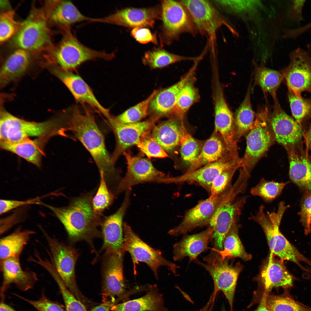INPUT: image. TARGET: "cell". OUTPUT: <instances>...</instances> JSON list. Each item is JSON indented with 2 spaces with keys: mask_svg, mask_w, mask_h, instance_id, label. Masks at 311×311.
Returning <instances> with one entry per match:
<instances>
[{
  "mask_svg": "<svg viewBox=\"0 0 311 311\" xmlns=\"http://www.w3.org/2000/svg\"><path fill=\"white\" fill-rule=\"evenodd\" d=\"M71 106L62 117V134L69 132L89 152L100 172L109 184L116 182L119 175L111 156L108 151L104 136L96 122L93 111L86 105Z\"/></svg>",
  "mask_w": 311,
  "mask_h": 311,
  "instance_id": "cell-1",
  "label": "cell"
},
{
  "mask_svg": "<svg viewBox=\"0 0 311 311\" xmlns=\"http://www.w3.org/2000/svg\"><path fill=\"white\" fill-rule=\"evenodd\" d=\"M93 192L85 194L73 199L67 206L56 207L41 202L50 210L63 225L70 242H87L94 249L93 241L102 237L98 228L103 219L102 215L94 211L92 201Z\"/></svg>",
  "mask_w": 311,
  "mask_h": 311,
  "instance_id": "cell-2",
  "label": "cell"
},
{
  "mask_svg": "<svg viewBox=\"0 0 311 311\" xmlns=\"http://www.w3.org/2000/svg\"><path fill=\"white\" fill-rule=\"evenodd\" d=\"M289 207L283 202L279 203L276 212L265 211L261 205L254 215L249 219L258 223L262 228L267 239L271 251L270 254L276 256L283 261L287 260L296 264L302 270L307 271L301 264L306 263L311 268V260L303 255L286 239L279 230L280 225L286 210Z\"/></svg>",
  "mask_w": 311,
  "mask_h": 311,
  "instance_id": "cell-3",
  "label": "cell"
},
{
  "mask_svg": "<svg viewBox=\"0 0 311 311\" xmlns=\"http://www.w3.org/2000/svg\"><path fill=\"white\" fill-rule=\"evenodd\" d=\"M245 183L237 180L226 191V194L211 220L209 226L213 229L212 238L213 248L223 249L224 239L233 225L238 221L244 205L246 196L236 198L246 187Z\"/></svg>",
  "mask_w": 311,
  "mask_h": 311,
  "instance_id": "cell-4",
  "label": "cell"
},
{
  "mask_svg": "<svg viewBox=\"0 0 311 311\" xmlns=\"http://www.w3.org/2000/svg\"><path fill=\"white\" fill-rule=\"evenodd\" d=\"M61 31L62 39L51 50L58 66L63 70L76 71L81 65L87 61L99 59L108 61L115 57L113 52L95 50L83 44L72 32L71 28Z\"/></svg>",
  "mask_w": 311,
  "mask_h": 311,
  "instance_id": "cell-5",
  "label": "cell"
},
{
  "mask_svg": "<svg viewBox=\"0 0 311 311\" xmlns=\"http://www.w3.org/2000/svg\"><path fill=\"white\" fill-rule=\"evenodd\" d=\"M49 22L43 9L33 7L27 18L21 22L20 28L12 39L16 49L35 52L49 49L52 45Z\"/></svg>",
  "mask_w": 311,
  "mask_h": 311,
  "instance_id": "cell-6",
  "label": "cell"
},
{
  "mask_svg": "<svg viewBox=\"0 0 311 311\" xmlns=\"http://www.w3.org/2000/svg\"><path fill=\"white\" fill-rule=\"evenodd\" d=\"M246 134V147L241 158L240 172L250 176L254 166L276 141L267 108L258 112L253 127Z\"/></svg>",
  "mask_w": 311,
  "mask_h": 311,
  "instance_id": "cell-7",
  "label": "cell"
},
{
  "mask_svg": "<svg viewBox=\"0 0 311 311\" xmlns=\"http://www.w3.org/2000/svg\"><path fill=\"white\" fill-rule=\"evenodd\" d=\"M0 140L16 142L37 136L44 138L58 134V120L42 122H29L18 118L2 109L0 116Z\"/></svg>",
  "mask_w": 311,
  "mask_h": 311,
  "instance_id": "cell-8",
  "label": "cell"
},
{
  "mask_svg": "<svg viewBox=\"0 0 311 311\" xmlns=\"http://www.w3.org/2000/svg\"><path fill=\"white\" fill-rule=\"evenodd\" d=\"M209 253L203 258L205 263L197 259L194 262L200 265L209 273L214 282L213 291H221L227 300L230 311H233V303L237 282L242 267L240 263H230L228 259L222 260L221 256L211 249Z\"/></svg>",
  "mask_w": 311,
  "mask_h": 311,
  "instance_id": "cell-9",
  "label": "cell"
},
{
  "mask_svg": "<svg viewBox=\"0 0 311 311\" xmlns=\"http://www.w3.org/2000/svg\"><path fill=\"white\" fill-rule=\"evenodd\" d=\"M123 249L131 257L134 274L137 273L136 265L139 262L146 263L158 278V270L164 266L175 275L179 268L174 263L166 259L159 250L151 247L143 241L126 223L123 222Z\"/></svg>",
  "mask_w": 311,
  "mask_h": 311,
  "instance_id": "cell-10",
  "label": "cell"
},
{
  "mask_svg": "<svg viewBox=\"0 0 311 311\" xmlns=\"http://www.w3.org/2000/svg\"><path fill=\"white\" fill-rule=\"evenodd\" d=\"M125 252L105 251L102 258V298L103 302L115 304L129 295L126 291L123 261Z\"/></svg>",
  "mask_w": 311,
  "mask_h": 311,
  "instance_id": "cell-11",
  "label": "cell"
},
{
  "mask_svg": "<svg viewBox=\"0 0 311 311\" xmlns=\"http://www.w3.org/2000/svg\"><path fill=\"white\" fill-rule=\"evenodd\" d=\"M48 246L50 260L62 282L77 297L79 292L76 283L75 266L79 254L77 249L67 245L41 229Z\"/></svg>",
  "mask_w": 311,
  "mask_h": 311,
  "instance_id": "cell-12",
  "label": "cell"
},
{
  "mask_svg": "<svg viewBox=\"0 0 311 311\" xmlns=\"http://www.w3.org/2000/svg\"><path fill=\"white\" fill-rule=\"evenodd\" d=\"M274 100L273 111L268 110V117L275 141L284 147L287 153L304 150V134L301 125L282 109L277 99Z\"/></svg>",
  "mask_w": 311,
  "mask_h": 311,
  "instance_id": "cell-13",
  "label": "cell"
},
{
  "mask_svg": "<svg viewBox=\"0 0 311 311\" xmlns=\"http://www.w3.org/2000/svg\"><path fill=\"white\" fill-rule=\"evenodd\" d=\"M162 21L161 41L168 44L181 34L193 33V22L187 10L180 1H163L161 6Z\"/></svg>",
  "mask_w": 311,
  "mask_h": 311,
  "instance_id": "cell-14",
  "label": "cell"
},
{
  "mask_svg": "<svg viewBox=\"0 0 311 311\" xmlns=\"http://www.w3.org/2000/svg\"><path fill=\"white\" fill-rule=\"evenodd\" d=\"M123 154L126 160L127 171L124 177L113 189L114 194L126 191L140 183H162L163 179L167 177L164 173L154 167L149 160L133 155L129 151H125Z\"/></svg>",
  "mask_w": 311,
  "mask_h": 311,
  "instance_id": "cell-15",
  "label": "cell"
},
{
  "mask_svg": "<svg viewBox=\"0 0 311 311\" xmlns=\"http://www.w3.org/2000/svg\"><path fill=\"white\" fill-rule=\"evenodd\" d=\"M289 58L284 73L289 91L297 97L304 91L311 94V56L307 50L299 47L290 53Z\"/></svg>",
  "mask_w": 311,
  "mask_h": 311,
  "instance_id": "cell-16",
  "label": "cell"
},
{
  "mask_svg": "<svg viewBox=\"0 0 311 311\" xmlns=\"http://www.w3.org/2000/svg\"><path fill=\"white\" fill-rule=\"evenodd\" d=\"M159 118L155 116L144 121L129 124L120 122L115 116L111 114L106 118L116 139L115 148L111 155L113 162L115 164L119 156L128 148L136 145L142 134L152 129Z\"/></svg>",
  "mask_w": 311,
  "mask_h": 311,
  "instance_id": "cell-17",
  "label": "cell"
},
{
  "mask_svg": "<svg viewBox=\"0 0 311 311\" xmlns=\"http://www.w3.org/2000/svg\"><path fill=\"white\" fill-rule=\"evenodd\" d=\"M180 1L187 10L196 27L212 38H215L217 31L223 24L226 25L233 34L238 35L236 30L223 19L208 1L186 0Z\"/></svg>",
  "mask_w": 311,
  "mask_h": 311,
  "instance_id": "cell-18",
  "label": "cell"
},
{
  "mask_svg": "<svg viewBox=\"0 0 311 311\" xmlns=\"http://www.w3.org/2000/svg\"><path fill=\"white\" fill-rule=\"evenodd\" d=\"M161 7L137 8L128 7L118 10L104 17L91 18L90 22L113 24L129 28L153 27L161 18Z\"/></svg>",
  "mask_w": 311,
  "mask_h": 311,
  "instance_id": "cell-19",
  "label": "cell"
},
{
  "mask_svg": "<svg viewBox=\"0 0 311 311\" xmlns=\"http://www.w3.org/2000/svg\"><path fill=\"white\" fill-rule=\"evenodd\" d=\"M215 133L221 135L228 152L239 158L234 118L229 108L220 87L216 88L215 94Z\"/></svg>",
  "mask_w": 311,
  "mask_h": 311,
  "instance_id": "cell-20",
  "label": "cell"
},
{
  "mask_svg": "<svg viewBox=\"0 0 311 311\" xmlns=\"http://www.w3.org/2000/svg\"><path fill=\"white\" fill-rule=\"evenodd\" d=\"M227 190L213 197L200 201L185 213L180 223L168 234L173 236L186 234L199 227L209 225L211 219Z\"/></svg>",
  "mask_w": 311,
  "mask_h": 311,
  "instance_id": "cell-21",
  "label": "cell"
},
{
  "mask_svg": "<svg viewBox=\"0 0 311 311\" xmlns=\"http://www.w3.org/2000/svg\"><path fill=\"white\" fill-rule=\"evenodd\" d=\"M240 160L241 158H236L229 153L218 160L192 172L175 177H167L164 183L195 182L210 193L211 184L215 179L225 170L240 164Z\"/></svg>",
  "mask_w": 311,
  "mask_h": 311,
  "instance_id": "cell-22",
  "label": "cell"
},
{
  "mask_svg": "<svg viewBox=\"0 0 311 311\" xmlns=\"http://www.w3.org/2000/svg\"><path fill=\"white\" fill-rule=\"evenodd\" d=\"M126 191L124 201L117 210L103 218L100 226L103 243L100 252L103 251H125L123 249V220L130 203V189Z\"/></svg>",
  "mask_w": 311,
  "mask_h": 311,
  "instance_id": "cell-23",
  "label": "cell"
},
{
  "mask_svg": "<svg viewBox=\"0 0 311 311\" xmlns=\"http://www.w3.org/2000/svg\"><path fill=\"white\" fill-rule=\"evenodd\" d=\"M56 75L67 87L76 101L86 105L94 111L105 117L110 113L109 109L102 106L96 98L92 89L77 74L58 67L54 69Z\"/></svg>",
  "mask_w": 311,
  "mask_h": 311,
  "instance_id": "cell-24",
  "label": "cell"
},
{
  "mask_svg": "<svg viewBox=\"0 0 311 311\" xmlns=\"http://www.w3.org/2000/svg\"><path fill=\"white\" fill-rule=\"evenodd\" d=\"M49 23L58 26L61 31L79 22L91 19L82 13L71 1L49 0L44 2L42 8Z\"/></svg>",
  "mask_w": 311,
  "mask_h": 311,
  "instance_id": "cell-25",
  "label": "cell"
},
{
  "mask_svg": "<svg viewBox=\"0 0 311 311\" xmlns=\"http://www.w3.org/2000/svg\"><path fill=\"white\" fill-rule=\"evenodd\" d=\"M274 256L270 254L259 276L264 291L269 293L273 288L280 287L285 291H289L293 286L295 277L288 271L283 261Z\"/></svg>",
  "mask_w": 311,
  "mask_h": 311,
  "instance_id": "cell-26",
  "label": "cell"
},
{
  "mask_svg": "<svg viewBox=\"0 0 311 311\" xmlns=\"http://www.w3.org/2000/svg\"><path fill=\"white\" fill-rule=\"evenodd\" d=\"M0 267L3 277L2 293L12 284L15 285L20 291H27L32 289L38 280L35 272L22 269L19 258L11 257L1 261Z\"/></svg>",
  "mask_w": 311,
  "mask_h": 311,
  "instance_id": "cell-27",
  "label": "cell"
},
{
  "mask_svg": "<svg viewBox=\"0 0 311 311\" xmlns=\"http://www.w3.org/2000/svg\"><path fill=\"white\" fill-rule=\"evenodd\" d=\"M195 67L176 83L159 91L151 100L149 110L156 117L170 115L173 114L179 95L186 83L192 76Z\"/></svg>",
  "mask_w": 311,
  "mask_h": 311,
  "instance_id": "cell-28",
  "label": "cell"
},
{
  "mask_svg": "<svg viewBox=\"0 0 311 311\" xmlns=\"http://www.w3.org/2000/svg\"><path fill=\"white\" fill-rule=\"evenodd\" d=\"M213 233L212 228L209 226L199 233L185 235L173 245L174 260L180 261L186 257H189V262L197 259L199 255L208 249V242Z\"/></svg>",
  "mask_w": 311,
  "mask_h": 311,
  "instance_id": "cell-29",
  "label": "cell"
},
{
  "mask_svg": "<svg viewBox=\"0 0 311 311\" xmlns=\"http://www.w3.org/2000/svg\"><path fill=\"white\" fill-rule=\"evenodd\" d=\"M291 181L306 193L311 191V157L307 150L287 153Z\"/></svg>",
  "mask_w": 311,
  "mask_h": 311,
  "instance_id": "cell-30",
  "label": "cell"
},
{
  "mask_svg": "<svg viewBox=\"0 0 311 311\" xmlns=\"http://www.w3.org/2000/svg\"><path fill=\"white\" fill-rule=\"evenodd\" d=\"M111 311H168L156 285H151L147 293L139 298L113 305Z\"/></svg>",
  "mask_w": 311,
  "mask_h": 311,
  "instance_id": "cell-31",
  "label": "cell"
},
{
  "mask_svg": "<svg viewBox=\"0 0 311 311\" xmlns=\"http://www.w3.org/2000/svg\"><path fill=\"white\" fill-rule=\"evenodd\" d=\"M31 59V52L16 49L8 57L1 67V85H6L22 75L29 67Z\"/></svg>",
  "mask_w": 311,
  "mask_h": 311,
  "instance_id": "cell-32",
  "label": "cell"
},
{
  "mask_svg": "<svg viewBox=\"0 0 311 311\" xmlns=\"http://www.w3.org/2000/svg\"><path fill=\"white\" fill-rule=\"evenodd\" d=\"M44 138L34 140L29 138L20 141L10 142L0 140V147L2 149L16 154L38 167L41 164L43 152L41 146Z\"/></svg>",
  "mask_w": 311,
  "mask_h": 311,
  "instance_id": "cell-33",
  "label": "cell"
},
{
  "mask_svg": "<svg viewBox=\"0 0 311 311\" xmlns=\"http://www.w3.org/2000/svg\"><path fill=\"white\" fill-rule=\"evenodd\" d=\"M229 153L223 141L214 134L204 143L200 154L190 164L185 173L215 162Z\"/></svg>",
  "mask_w": 311,
  "mask_h": 311,
  "instance_id": "cell-34",
  "label": "cell"
},
{
  "mask_svg": "<svg viewBox=\"0 0 311 311\" xmlns=\"http://www.w3.org/2000/svg\"><path fill=\"white\" fill-rule=\"evenodd\" d=\"M34 231L18 229L1 239L0 261L11 257L19 258Z\"/></svg>",
  "mask_w": 311,
  "mask_h": 311,
  "instance_id": "cell-35",
  "label": "cell"
},
{
  "mask_svg": "<svg viewBox=\"0 0 311 311\" xmlns=\"http://www.w3.org/2000/svg\"><path fill=\"white\" fill-rule=\"evenodd\" d=\"M180 126L174 119L170 118L154 125L151 133L166 151H170L180 144Z\"/></svg>",
  "mask_w": 311,
  "mask_h": 311,
  "instance_id": "cell-36",
  "label": "cell"
},
{
  "mask_svg": "<svg viewBox=\"0 0 311 311\" xmlns=\"http://www.w3.org/2000/svg\"><path fill=\"white\" fill-rule=\"evenodd\" d=\"M239 226L238 222L233 225L224 239L222 250L211 248L221 256L222 260L237 257L247 261L251 259V255L246 252L239 238Z\"/></svg>",
  "mask_w": 311,
  "mask_h": 311,
  "instance_id": "cell-37",
  "label": "cell"
},
{
  "mask_svg": "<svg viewBox=\"0 0 311 311\" xmlns=\"http://www.w3.org/2000/svg\"><path fill=\"white\" fill-rule=\"evenodd\" d=\"M255 83L260 86L263 92L268 93L274 100L280 84L285 78L284 73L268 68L263 65L256 67Z\"/></svg>",
  "mask_w": 311,
  "mask_h": 311,
  "instance_id": "cell-38",
  "label": "cell"
},
{
  "mask_svg": "<svg viewBox=\"0 0 311 311\" xmlns=\"http://www.w3.org/2000/svg\"><path fill=\"white\" fill-rule=\"evenodd\" d=\"M251 88H249L244 100L235 112V123L238 140L247 134L254 125L255 114L251 102Z\"/></svg>",
  "mask_w": 311,
  "mask_h": 311,
  "instance_id": "cell-39",
  "label": "cell"
},
{
  "mask_svg": "<svg viewBox=\"0 0 311 311\" xmlns=\"http://www.w3.org/2000/svg\"><path fill=\"white\" fill-rule=\"evenodd\" d=\"M197 58L175 54L163 49L156 48L146 52L143 58L142 62L144 65L151 68L156 69L182 61L196 60Z\"/></svg>",
  "mask_w": 311,
  "mask_h": 311,
  "instance_id": "cell-40",
  "label": "cell"
},
{
  "mask_svg": "<svg viewBox=\"0 0 311 311\" xmlns=\"http://www.w3.org/2000/svg\"><path fill=\"white\" fill-rule=\"evenodd\" d=\"M266 305L270 311H311V308L296 301L287 290L278 295L268 293Z\"/></svg>",
  "mask_w": 311,
  "mask_h": 311,
  "instance_id": "cell-41",
  "label": "cell"
},
{
  "mask_svg": "<svg viewBox=\"0 0 311 311\" xmlns=\"http://www.w3.org/2000/svg\"><path fill=\"white\" fill-rule=\"evenodd\" d=\"M192 76L186 83L178 97L173 114L183 120V116L190 107L198 99L197 90L194 85Z\"/></svg>",
  "mask_w": 311,
  "mask_h": 311,
  "instance_id": "cell-42",
  "label": "cell"
},
{
  "mask_svg": "<svg viewBox=\"0 0 311 311\" xmlns=\"http://www.w3.org/2000/svg\"><path fill=\"white\" fill-rule=\"evenodd\" d=\"M180 131L181 156L183 160L190 164L199 155L203 145L188 132L183 120L181 121Z\"/></svg>",
  "mask_w": 311,
  "mask_h": 311,
  "instance_id": "cell-43",
  "label": "cell"
},
{
  "mask_svg": "<svg viewBox=\"0 0 311 311\" xmlns=\"http://www.w3.org/2000/svg\"><path fill=\"white\" fill-rule=\"evenodd\" d=\"M289 183L268 181L262 178L258 184L252 188L251 194L262 198L267 203L272 202L281 193L285 186Z\"/></svg>",
  "mask_w": 311,
  "mask_h": 311,
  "instance_id": "cell-44",
  "label": "cell"
},
{
  "mask_svg": "<svg viewBox=\"0 0 311 311\" xmlns=\"http://www.w3.org/2000/svg\"><path fill=\"white\" fill-rule=\"evenodd\" d=\"M159 91L155 90L146 99L128 109L120 115L115 116L116 119L123 124L137 122L148 114L150 102Z\"/></svg>",
  "mask_w": 311,
  "mask_h": 311,
  "instance_id": "cell-45",
  "label": "cell"
},
{
  "mask_svg": "<svg viewBox=\"0 0 311 311\" xmlns=\"http://www.w3.org/2000/svg\"><path fill=\"white\" fill-rule=\"evenodd\" d=\"M151 130L142 134L136 145L137 147L149 158L168 157V154L152 136Z\"/></svg>",
  "mask_w": 311,
  "mask_h": 311,
  "instance_id": "cell-46",
  "label": "cell"
},
{
  "mask_svg": "<svg viewBox=\"0 0 311 311\" xmlns=\"http://www.w3.org/2000/svg\"><path fill=\"white\" fill-rule=\"evenodd\" d=\"M288 96L292 115L301 125L303 121L311 117V100L297 97L289 91Z\"/></svg>",
  "mask_w": 311,
  "mask_h": 311,
  "instance_id": "cell-47",
  "label": "cell"
},
{
  "mask_svg": "<svg viewBox=\"0 0 311 311\" xmlns=\"http://www.w3.org/2000/svg\"><path fill=\"white\" fill-rule=\"evenodd\" d=\"M100 179L99 186L92 201L94 211L96 213L102 215V213L112 203L114 196L109 191L103 175L100 174Z\"/></svg>",
  "mask_w": 311,
  "mask_h": 311,
  "instance_id": "cell-48",
  "label": "cell"
},
{
  "mask_svg": "<svg viewBox=\"0 0 311 311\" xmlns=\"http://www.w3.org/2000/svg\"><path fill=\"white\" fill-rule=\"evenodd\" d=\"M15 12L10 10L1 14L0 16V41L3 43L12 39L19 30L21 22L14 18Z\"/></svg>",
  "mask_w": 311,
  "mask_h": 311,
  "instance_id": "cell-49",
  "label": "cell"
},
{
  "mask_svg": "<svg viewBox=\"0 0 311 311\" xmlns=\"http://www.w3.org/2000/svg\"><path fill=\"white\" fill-rule=\"evenodd\" d=\"M50 274L57 284L65 304L66 311H87L84 306L68 289L55 270Z\"/></svg>",
  "mask_w": 311,
  "mask_h": 311,
  "instance_id": "cell-50",
  "label": "cell"
},
{
  "mask_svg": "<svg viewBox=\"0 0 311 311\" xmlns=\"http://www.w3.org/2000/svg\"><path fill=\"white\" fill-rule=\"evenodd\" d=\"M240 164H237L222 172L217 176L211 184L210 197H213L223 193L232 185L231 183L236 170L240 168Z\"/></svg>",
  "mask_w": 311,
  "mask_h": 311,
  "instance_id": "cell-51",
  "label": "cell"
},
{
  "mask_svg": "<svg viewBox=\"0 0 311 311\" xmlns=\"http://www.w3.org/2000/svg\"><path fill=\"white\" fill-rule=\"evenodd\" d=\"M298 214L305 233L307 235L311 232V191L305 193Z\"/></svg>",
  "mask_w": 311,
  "mask_h": 311,
  "instance_id": "cell-52",
  "label": "cell"
},
{
  "mask_svg": "<svg viewBox=\"0 0 311 311\" xmlns=\"http://www.w3.org/2000/svg\"><path fill=\"white\" fill-rule=\"evenodd\" d=\"M16 295L32 305L38 311H66L60 304L49 299L44 294L37 300H30Z\"/></svg>",
  "mask_w": 311,
  "mask_h": 311,
  "instance_id": "cell-53",
  "label": "cell"
},
{
  "mask_svg": "<svg viewBox=\"0 0 311 311\" xmlns=\"http://www.w3.org/2000/svg\"><path fill=\"white\" fill-rule=\"evenodd\" d=\"M39 197L25 201L1 199L0 201V214L2 215L12 210L24 205L31 204H40Z\"/></svg>",
  "mask_w": 311,
  "mask_h": 311,
  "instance_id": "cell-54",
  "label": "cell"
},
{
  "mask_svg": "<svg viewBox=\"0 0 311 311\" xmlns=\"http://www.w3.org/2000/svg\"><path fill=\"white\" fill-rule=\"evenodd\" d=\"M131 34L136 40L140 43L146 44L151 42L155 44H158L156 35L152 34L148 29L144 28H134L132 31Z\"/></svg>",
  "mask_w": 311,
  "mask_h": 311,
  "instance_id": "cell-55",
  "label": "cell"
},
{
  "mask_svg": "<svg viewBox=\"0 0 311 311\" xmlns=\"http://www.w3.org/2000/svg\"><path fill=\"white\" fill-rule=\"evenodd\" d=\"M305 0H293L289 10V16L293 21L300 22L302 18V10Z\"/></svg>",
  "mask_w": 311,
  "mask_h": 311,
  "instance_id": "cell-56",
  "label": "cell"
},
{
  "mask_svg": "<svg viewBox=\"0 0 311 311\" xmlns=\"http://www.w3.org/2000/svg\"><path fill=\"white\" fill-rule=\"evenodd\" d=\"M115 304L111 302H105L93 308L91 311H111L112 306Z\"/></svg>",
  "mask_w": 311,
  "mask_h": 311,
  "instance_id": "cell-57",
  "label": "cell"
},
{
  "mask_svg": "<svg viewBox=\"0 0 311 311\" xmlns=\"http://www.w3.org/2000/svg\"><path fill=\"white\" fill-rule=\"evenodd\" d=\"M268 293L264 291L260 304L255 311H270L266 305V298Z\"/></svg>",
  "mask_w": 311,
  "mask_h": 311,
  "instance_id": "cell-58",
  "label": "cell"
},
{
  "mask_svg": "<svg viewBox=\"0 0 311 311\" xmlns=\"http://www.w3.org/2000/svg\"><path fill=\"white\" fill-rule=\"evenodd\" d=\"M304 138L306 150L311 151V123L306 132L304 134Z\"/></svg>",
  "mask_w": 311,
  "mask_h": 311,
  "instance_id": "cell-59",
  "label": "cell"
},
{
  "mask_svg": "<svg viewBox=\"0 0 311 311\" xmlns=\"http://www.w3.org/2000/svg\"><path fill=\"white\" fill-rule=\"evenodd\" d=\"M0 311H17L14 309L3 302L0 305Z\"/></svg>",
  "mask_w": 311,
  "mask_h": 311,
  "instance_id": "cell-60",
  "label": "cell"
},
{
  "mask_svg": "<svg viewBox=\"0 0 311 311\" xmlns=\"http://www.w3.org/2000/svg\"><path fill=\"white\" fill-rule=\"evenodd\" d=\"M212 308L209 305L206 304L199 311H212Z\"/></svg>",
  "mask_w": 311,
  "mask_h": 311,
  "instance_id": "cell-61",
  "label": "cell"
},
{
  "mask_svg": "<svg viewBox=\"0 0 311 311\" xmlns=\"http://www.w3.org/2000/svg\"><path fill=\"white\" fill-rule=\"evenodd\" d=\"M309 270V272L307 273H305L304 274V277L305 278L307 279H310L311 278V269L310 268H308Z\"/></svg>",
  "mask_w": 311,
  "mask_h": 311,
  "instance_id": "cell-62",
  "label": "cell"
},
{
  "mask_svg": "<svg viewBox=\"0 0 311 311\" xmlns=\"http://www.w3.org/2000/svg\"><path fill=\"white\" fill-rule=\"evenodd\" d=\"M307 50L311 56V42L307 45Z\"/></svg>",
  "mask_w": 311,
  "mask_h": 311,
  "instance_id": "cell-63",
  "label": "cell"
}]
</instances>
